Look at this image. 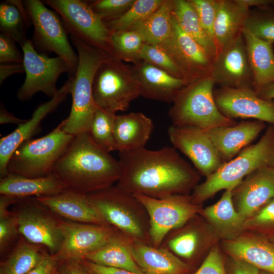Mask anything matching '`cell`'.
I'll return each instance as SVG.
<instances>
[{"instance_id": "obj_59", "label": "cell", "mask_w": 274, "mask_h": 274, "mask_svg": "<svg viewBox=\"0 0 274 274\" xmlns=\"http://www.w3.org/2000/svg\"><path fill=\"white\" fill-rule=\"evenodd\" d=\"M90 272H91V274H93L91 271H90Z\"/></svg>"}, {"instance_id": "obj_53", "label": "cell", "mask_w": 274, "mask_h": 274, "mask_svg": "<svg viewBox=\"0 0 274 274\" xmlns=\"http://www.w3.org/2000/svg\"><path fill=\"white\" fill-rule=\"evenodd\" d=\"M26 120L21 119L15 116L8 111L3 104H1L0 109V124H16L18 125L25 122Z\"/></svg>"}, {"instance_id": "obj_24", "label": "cell", "mask_w": 274, "mask_h": 274, "mask_svg": "<svg viewBox=\"0 0 274 274\" xmlns=\"http://www.w3.org/2000/svg\"><path fill=\"white\" fill-rule=\"evenodd\" d=\"M133 258L144 274H189L190 266L168 249L131 241Z\"/></svg>"}, {"instance_id": "obj_17", "label": "cell", "mask_w": 274, "mask_h": 274, "mask_svg": "<svg viewBox=\"0 0 274 274\" xmlns=\"http://www.w3.org/2000/svg\"><path fill=\"white\" fill-rule=\"evenodd\" d=\"M214 95L219 111L229 118H252L274 124V101L260 97L253 88L222 87Z\"/></svg>"}, {"instance_id": "obj_7", "label": "cell", "mask_w": 274, "mask_h": 274, "mask_svg": "<svg viewBox=\"0 0 274 274\" xmlns=\"http://www.w3.org/2000/svg\"><path fill=\"white\" fill-rule=\"evenodd\" d=\"M63 120L45 136L21 144L10 159L9 173L28 178H40L52 174L53 167L75 136L63 130Z\"/></svg>"}, {"instance_id": "obj_13", "label": "cell", "mask_w": 274, "mask_h": 274, "mask_svg": "<svg viewBox=\"0 0 274 274\" xmlns=\"http://www.w3.org/2000/svg\"><path fill=\"white\" fill-rule=\"evenodd\" d=\"M22 201L20 210L15 214L19 233L28 242L47 248L50 254H56L63 241L60 220L47 212L36 197Z\"/></svg>"}, {"instance_id": "obj_23", "label": "cell", "mask_w": 274, "mask_h": 274, "mask_svg": "<svg viewBox=\"0 0 274 274\" xmlns=\"http://www.w3.org/2000/svg\"><path fill=\"white\" fill-rule=\"evenodd\" d=\"M264 127V122L255 120L205 130L223 160L227 161L246 147Z\"/></svg>"}, {"instance_id": "obj_44", "label": "cell", "mask_w": 274, "mask_h": 274, "mask_svg": "<svg viewBox=\"0 0 274 274\" xmlns=\"http://www.w3.org/2000/svg\"><path fill=\"white\" fill-rule=\"evenodd\" d=\"M134 1L97 0L87 2L104 22H106L123 15L131 6Z\"/></svg>"}, {"instance_id": "obj_9", "label": "cell", "mask_w": 274, "mask_h": 274, "mask_svg": "<svg viewBox=\"0 0 274 274\" xmlns=\"http://www.w3.org/2000/svg\"><path fill=\"white\" fill-rule=\"evenodd\" d=\"M92 91L97 107L114 113L126 111L131 102L140 95L131 67L113 56L97 69Z\"/></svg>"}, {"instance_id": "obj_35", "label": "cell", "mask_w": 274, "mask_h": 274, "mask_svg": "<svg viewBox=\"0 0 274 274\" xmlns=\"http://www.w3.org/2000/svg\"><path fill=\"white\" fill-rule=\"evenodd\" d=\"M40 245L20 240L0 266V274H26L46 256Z\"/></svg>"}, {"instance_id": "obj_54", "label": "cell", "mask_w": 274, "mask_h": 274, "mask_svg": "<svg viewBox=\"0 0 274 274\" xmlns=\"http://www.w3.org/2000/svg\"><path fill=\"white\" fill-rule=\"evenodd\" d=\"M236 1L241 5L250 10L251 7L256 8L274 7V0H236Z\"/></svg>"}, {"instance_id": "obj_34", "label": "cell", "mask_w": 274, "mask_h": 274, "mask_svg": "<svg viewBox=\"0 0 274 274\" xmlns=\"http://www.w3.org/2000/svg\"><path fill=\"white\" fill-rule=\"evenodd\" d=\"M173 10V0H163L150 17L130 29L140 33L146 43L161 44L172 34Z\"/></svg>"}, {"instance_id": "obj_2", "label": "cell", "mask_w": 274, "mask_h": 274, "mask_svg": "<svg viewBox=\"0 0 274 274\" xmlns=\"http://www.w3.org/2000/svg\"><path fill=\"white\" fill-rule=\"evenodd\" d=\"M52 174L67 190L88 194L112 186L120 175L118 160L96 144L89 132L74 136Z\"/></svg>"}, {"instance_id": "obj_48", "label": "cell", "mask_w": 274, "mask_h": 274, "mask_svg": "<svg viewBox=\"0 0 274 274\" xmlns=\"http://www.w3.org/2000/svg\"><path fill=\"white\" fill-rule=\"evenodd\" d=\"M61 262L53 255L47 254L43 259L26 274H55Z\"/></svg>"}, {"instance_id": "obj_22", "label": "cell", "mask_w": 274, "mask_h": 274, "mask_svg": "<svg viewBox=\"0 0 274 274\" xmlns=\"http://www.w3.org/2000/svg\"><path fill=\"white\" fill-rule=\"evenodd\" d=\"M36 198L52 213L68 221L110 225L92 205L86 194L66 190L58 194Z\"/></svg>"}, {"instance_id": "obj_41", "label": "cell", "mask_w": 274, "mask_h": 274, "mask_svg": "<svg viewBox=\"0 0 274 274\" xmlns=\"http://www.w3.org/2000/svg\"><path fill=\"white\" fill-rule=\"evenodd\" d=\"M11 196L1 195L0 197V248L2 251L18 233L15 214L8 211V207L17 201Z\"/></svg>"}, {"instance_id": "obj_31", "label": "cell", "mask_w": 274, "mask_h": 274, "mask_svg": "<svg viewBox=\"0 0 274 274\" xmlns=\"http://www.w3.org/2000/svg\"><path fill=\"white\" fill-rule=\"evenodd\" d=\"M131 241L121 232L105 246L85 255L81 259L100 265L144 274L133 258Z\"/></svg>"}, {"instance_id": "obj_19", "label": "cell", "mask_w": 274, "mask_h": 274, "mask_svg": "<svg viewBox=\"0 0 274 274\" xmlns=\"http://www.w3.org/2000/svg\"><path fill=\"white\" fill-rule=\"evenodd\" d=\"M73 78L68 80L59 89L58 92L49 101L40 105L33 112L29 120L19 125L16 129L0 140V175L1 178L9 173L8 164L12 155L18 147L25 141L31 139L37 132L42 121L71 93Z\"/></svg>"}, {"instance_id": "obj_4", "label": "cell", "mask_w": 274, "mask_h": 274, "mask_svg": "<svg viewBox=\"0 0 274 274\" xmlns=\"http://www.w3.org/2000/svg\"><path fill=\"white\" fill-rule=\"evenodd\" d=\"M274 165V133L268 130L255 144L245 147L239 154L224 162L206 180L197 186L191 196L199 203L222 189H234L243 178L262 167Z\"/></svg>"}, {"instance_id": "obj_51", "label": "cell", "mask_w": 274, "mask_h": 274, "mask_svg": "<svg viewBox=\"0 0 274 274\" xmlns=\"http://www.w3.org/2000/svg\"><path fill=\"white\" fill-rule=\"evenodd\" d=\"M230 268L231 274H260V269L256 266L235 258L232 257Z\"/></svg>"}, {"instance_id": "obj_40", "label": "cell", "mask_w": 274, "mask_h": 274, "mask_svg": "<svg viewBox=\"0 0 274 274\" xmlns=\"http://www.w3.org/2000/svg\"><path fill=\"white\" fill-rule=\"evenodd\" d=\"M140 59L166 71L174 77L188 81L182 71L160 45L145 43L141 51Z\"/></svg>"}, {"instance_id": "obj_45", "label": "cell", "mask_w": 274, "mask_h": 274, "mask_svg": "<svg viewBox=\"0 0 274 274\" xmlns=\"http://www.w3.org/2000/svg\"><path fill=\"white\" fill-rule=\"evenodd\" d=\"M274 225V198L267 202L260 211L247 218L245 228H258Z\"/></svg>"}, {"instance_id": "obj_55", "label": "cell", "mask_w": 274, "mask_h": 274, "mask_svg": "<svg viewBox=\"0 0 274 274\" xmlns=\"http://www.w3.org/2000/svg\"><path fill=\"white\" fill-rule=\"evenodd\" d=\"M258 95L264 99L272 100L274 99V83L261 89L257 93Z\"/></svg>"}, {"instance_id": "obj_14", "label": "cell", "mask_w": 274, "mask_h": 274, "mask_svg": "<svg viewBox=\"0 0 274 274\" xmlns=\"http://www.w3.org/2000/svg\"><path fill=\"white\" fill-rule=\"evenodd\" d=\"M63 241L54 255L60 262L71 258L82 259L105 246L121 233L111 225L82 223L60 220Z\"/></svg>"}, {"instance_id": "obj_39", "label": "cell", "mask_w": 274, "mask_h": 274, "mask_svg": "<svg viewBox=\"0 0 274 274\" xmlns=\"http://www.w3.org/2000/svg\"><path fill=\"white\" fill-rule=\"evenodd\" d=\"M250 11L243 29L261 40L274 44V7Z\"/></svg>"}, {"instance_id": "obj_25", "label": "cell", "mask_w": 274, "mask_h": 274, "mask_svg": "<svg viewBox=\"0 0 274 274\" xmlns=\"http://www.w3.org/2000/svg\"><path fill=\"white\" fill-rule=\"evenodd\" d=\"M153 129L152 120L141 112L116 115L114 137L117 151H133L145 146Z\"/></svg>"}, {"instance_id": "obj_16", "label": "cell", "mask_w": 274, "mask_h": 274, "mask_svg": "<svg viewBox=\"0 0 274 274\" xmlns=\"http://www.w3.org/2000/svg\"><path fill=\"white\" fill-rule=\"evenodd\" d=\"M158 45L168 53L189 82L210 75L213 60L201 46L182 29L173 13L172 34Z\"/></svg>"}, {"instance_id": "obj_42", "label": "cell", "mask_w": 274, "mask_h": 274, "mask_svg": "<svg viewBox=\"0 0 274 274\" xmlns=\"http://www.w3.org/2000/svg\"><path fill=\"white\" fill-rule=\"evenodd\" d=\"M200 243L198 232L194 229L183 230L168 239V250L184 259L192 258L197 251Z\"/></svg>"}, {"instance_id": "obj_56", "label": "cell", "mask_w": 274, "mask_h": 274, "mask_svg": "<svg viewBox=\"0 0 274 274\" xmlns=\"http://www.w3.org/2000/svg\"><path fill=\"white\" fill-rule=\"evenodd\" d=\"M260 274H272V273H270L266 272V271H261L260 272Z\"/></svg>"}, {"instance_id": "obj_50", "label": "cell", "mask_w": 274, "mask_h": 274, "mask_svg": "<svg viewBox=\"0 0 274 274\" xmlns=\"http://www.w3.org/2000/svg\"><path fill=\"white\" fill-rule=\"evenodd\" d=\"M81 260L93 274H138L125 269L100 265L86 260Z\"/></svg>"}, {"instance_id": "obj_18", "label": "cell", "mask_w": 274, "mask_h": 274, "mask_svg": "<svg viewBox=\"0 0 274 274\" xmlns=\"http://www.w3.org/2000/svg\"><path fill=\"white\" fill-rule=\"evenodd\" d=\"M210 76L215 84L222 87L253 88L252 73L242 32L218 53Z\"/></svg>"}, {"instance_id": "obj_3", "label": "cell", "mask_w": 274, "mask_h": 274, "mask_svg": "<svg viewBox=\"0 0 274 274\" xmlns=\"http://www.w3.org/2000/svg\"><path fill=\"white\" fill-rule=\"evenodd\" d=\"M77 49L78 64L71 90L72 105L69 116L64 120L63 130L76 136L89 132L97 109L93 96L95 74L100 65L112 57L106 52L71 36Z\"/></svg>"}, {"instance_id": "obj_46", "label": "cell", "mask_w": 274, "mask_h": 274, "mask_svg": "<svg viewBox=\"0 0 274 274\" xmlns=\"http://www.w3.org/2000/svg\"><path fill=\"white\" fill-rule=\"evenodd\" d=\"M15 43L11 38L1 33L0 63L23 62V53L19 51Z\"/></svg>"}, {"instance_id": "obj_37", "label": "cell", "mask_w": 274, "mask_h": 274, "mask_svg": "<svg viewBox=\"0 0 274 274\" xmlns=\"http://www.w3.org/2000/svg\"><path fill=\"white\" fill-rule=\"evenodd\" d=\"M115 57L134 64L141 61L140 54L146 43L141 35L133 29L112 32Z\"/></svg>"}, {"instance_id": "obj_52", "label": "cell", "mask_w": 274, "mask_h": 274, "mask_svg": "<svg viewBox=\"0 0 274 274\" xmlns=\"http://www.w3.org/2000/svg\"><path fill=\"white\" fill-rule=\"evenodd\" d=\"M25 72L23 62L0 63V84L13 75Z\"/></svg>"}, {"instance_id": "obj_30", "label": "cell", "mask_w": 274, "mask_h": 274, "mask_svg": "<svg viewBox=\"0 0 274 274\" xmlns=\"http://www.w3.org/2000/svg\"><path fill=\"white\" fill-rule=\"evenodd\" d=\"M250 12L236 0H220L214 26L218 54L242 32Z\"/></svg>"}, {"instance_id": "obj_58", "label": "cell", "mask_w": 274, "mask_h": 274, "mask_svg": "<svg viewBox=\"0 0 274 274\" xmlns=\"http://www.w3.org/2000/svg\"><path fill=\"white\" fill-rule=\"evenodd\" d=\"M273 238V239H273V241H274V236L273 237V238Z\"/></svg>"}, {"instance_id": "obj_15", "label": "cell", "mask_w": 274, "mask_h": 274, "mask_svg": "<svg viewBox=\"0 0 274 274\" xmlns=\"http://www.w3.org/2000/svg\"><path fill=\"white\" fill-rule=\"evenodd\" d=\"M170 141L207 177L224 162L206 131L192 126L172 125L167 130Z\"/></svg>"}, {"instance_id": "obj_43", "label": "cell", "mask_w": 274, "mask_h": 274, "mask_svg": "<svg viewBox=\"0 0 274 274\" xmlns=\"http://www.w3.org/2000/svg\"><path fill=\"white\" fill-rule=\"evenodd\" d=\"M190 1L197 13L204 30L215 44L214 26L220 0H190Z\"/></svg>"}, {"instance_id": "obj_5", "label": "cell", "mask_w": 274, "mask_h": 274, "mask_svg": "<svg viewBox=\"0 0 274 274\" xmlns=\"http://www.w3.org/2000/svg\"><path fill=\"white\" fill-rule=\"evenodd\" d=\"M209 75L190 82L177 94L168 112L173 125L192 126L203 130L231 126L237 123L219 111Z\"/></svg>"}, {"instance_id": "obj_20", "label": "cell", "mask_w": 274, "mask_h": 274, "mask_svg": "<svg viewBox=\"0 0 274 274\" xmlns=\"http://www.w3.org/2000/svg\"><path fill=\"white\" fill-rule=\"evenodd\" d=\"M237 211L247 219L274 198V165L259 168L232 190Z\"/></svg>"}, {"instance_id": "obj_8", "label": "cell", "mask_w": 274, "mask_h": 274, "mask_svg": "<svg viewBox=\"0 0 274 274\" xmlns=\"http://www.w3.org/2000/svg\"><path fill=\"white\" fill-rule=\"evenodd\" d=\"M23 3L33 27L32 40L35 49L46 55L54 52L67 63L68 78L75 77L78 56L72 47L59 14L48 9L40 0H25Z\"/></svg>"}, {"instance_id": "obj_26", "label": "cell", "mask_w": 274, "mask_h": 274, "mask_svg": "<svg viewBox=\"0 0 274 274\" xmlns=\"http://www.w3.org/2000/svg\"><path fill=\"white\" fill-rule=\"evenodd\" d=\"M64 185L52 174L40 178H28L9 173L0 180V194L22 198L51 196L65 191Z\"/></svg>"}, {"instance_id": "obj_21", "label": "cell", "mask_w": 274, "mask_h": 274, "mask_svg": "<svg viewBox=\"0 0 274 274\" xmlns=\"http://www.w3.org/2000/svg\"><path fill=\"white\" fill-rule=\"evenodd\" d=\"M131 68L140 95L147 98L173 102L179 92L189 83L143 60Z\"/></svg>"}, {"instance_id": "obj_11", "label": "cell", "mask_w": 274, "mask_h": 274, "mask_svg": "<svg viewBox=\"0 0 274 274\" xmlns=\"http://www.w3.org/2000/svg\"><path fill=\"white\" fill-rule=\"evenodd\" d=\"M133 196L145 209L149 219L150 241L152 246L160 247L171 231L183 226L199 212L198 203L191 196L177 194L156 198L144 194Z\"/></svg>"}, {"instance_id": "obj_27", "label": "cell", "mask_w": 274, "mask_h": 274, "mask_svg": "<svg viewBox=\"0 0 274 274\" xmlns=\"http://www.w3.org/2000/svg\"><path fill=\"white\" fill-rule=\"evenodd\" d=\"M223 246L231 257L274 274V244L260 237L244 236L226 240Z\"/></svg>"}, {"instance_id": "obj_49", "label": "cell", "mask_w": 274, "mask_h": 274, "mask_svg": "<svg viewBox=\"0 0 274 274\" xmlns=\"http://www.w3.org/2000/svg\"><path fill=\"white\" fill-rule=\"evenodd\" d=\"M59 274H91L90 270L79 259H68L61 262Z\"/></svg>"}, {"instance_id": "obj_57", "label": "cell", "mask_w": 274, "mask_h": 274, "mask_svg": "<svg viewBox=\"0 0 274 274\" xmlns=\"http://www.w3.org/2000/svg\"><path fill=\"white\" fill-rule=\"evenodd\" d=\"M55 274H59L58 270L57 271Z\"/></svg>"}, {"instance_id": "obj_6", "label": "cell", "mask_w": 274, "mask_h": 274, "mask_svg": "<svg viewBox=\"0 0 274 274\" xmlns=\"http://www.w3.org/2000/svg\"><path fill=\"white\" fill-rule=\"evenodd\" d=\"M87 195L107 223L132 241L150 243L148 214L133 195L112 186Z\"/></svg>"}, {"instance_id": "obj_38", "label": "cell", "mask_w": 274, "mask_h": 274, "mask_svg": "<svg viewBox=\"0 0 274 274\" xmlns=\"http://www.w3.org/2000/svg\"><path fill=\"white\" fill-rule=\"evenodd\" d=\"M116 116V113L97 108L89 130L93 141L109 152L117 151L114 130Z\"/></svg>"}, {"instance_id": "obj_29", "label": "cell", "mask_w": 274, "mask_h": 274, "mask_svg": "<svg viewBox=\"0 0 274 274\" xmlns=\"http://www.w3.org/2000/svg\"><path fill=\"white\" fill-rule=\"evenodd\" d=\"M233 189L225 190L215 204L204 209L202 215L213 226L219 235L228 239L237 237L245 228L246 220L234 209L232 199Z\"/></svg>"}, {"instance_id": "obj_36", "label": "cell", "mask_w": 274, "mask_h": 274, "mask_svg": "<svg viewBox=\"0 0 274 274\" xmlns=\"http://www.w3.org/2000/svg\"><path fill=\"white\" fill-rule=\"evenodd\" d=\"M163 0H135L123 15L104 22L112 32L129 30L150 17L160 6Z\"/></svg>"}, {"instance_id": "obj_33", "label": "cell", "mask_w": 274, "mask_h": 274, "mask_svg": "<svg viewBox=\"0 0 274 274\" xmlns=\"http://www.w3.org/2000/svg\"><path fill=\"white\" fill-rule=\"evenodd\" d=\"M23 2L9 0L0 4V30L18 43L21 48L28 39L27 28L31 25Z\"/></svg>"}, {"instance_id": "obj_47", "label": "cell", "mask_w": 274, "mask_h": 274, "mask_svg": "<svg viewBox=\"0 0 274 274\" xmlns=\"http://www.w3.org/2000/svg\"><path fill=\"white\" fill-rule=\"evenodd\" d=\"M193 274H226L222 256L217 248L214 247L211 250Z\"/></svg>"}, {"instance_id": "obj_32", "label": "cell", "mask_w": 274, "mask_h": 274, "mask_svg": "<svg viewBox=\"0 0 274 274\" xmlns=\"http://www.w3.org/2000/svg\"><path fill=\"white\" fill-rule=\"evenodd\" d=\"M173 15L180 27L206 50L214 62L218 55L217 47L204 30L190 0H173Z\"/></svg>"}, {"instance_id": "obj_28", "label": "cell", "mask_w": 274, "mask_h": 274, "mask_svg": "<svg viewBox=\"0 0 274 274\" xmlns=\"http://www.w3.org/2000/svg\"><path fill=\"white\" fill-rule=\"evenodd\" d=\"M253 88L257 92L274 83V52L272 44L261 40L243 30Z\"/></svg>"}, {"instance_id": "obj_10", "label": "cell", "mask_w": 274, "mask_h": 274, "mask_svg": "<svg viewBox=\"0 0 274 274\" xmlns=\"http://www.w3.org/2000/svg\"><path fill=\"white\" fill-rule=\"evenodd\" d=\"M43 2L59 14L68 34L115 57L112 33L87 1L45 0Z\"/></svg>"}, {"instance_id": "obj_12", "label": "cell", "mask_w": 274, "mask_h": 274, "mask_svg": "<svg viewBox=\"0 0 274 274\" xmlns=\"http://www.w3.org/2000/svg\"><path fill=\"white\" fill-rule=\"evenodd\" d=\"M22 49L25 78L17 91V98L27 101L40 92L52 98L59 90L56 86L59 77L70 74L67 63L59 56L49 57L38 53L29 40Z\"/></svg>"}, {"instance_id": "obj_1", "label": "cell", "mask_w": 274, "mask_h": 274, "mask_svg": "<svg viewBox=\"0 0 274 274\" xmlns=\"http://www.w3.org/2000/svg\"><path fill=\"white\" fill-rule=\"evenodd\" d=\"M120 175L117 187L132 195L156 198L181 194L197 182L196 170L175 148H145L119 152Z\"/></svg>"}]
</instances>
